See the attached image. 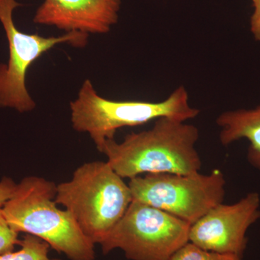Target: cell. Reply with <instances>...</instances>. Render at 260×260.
Instances as JSON below:
<instances>
[{
	"label": "cell",
	"mask_w": 260,
	"mask_h": 260,
	"mask_svg": "<svg viewBox=\"0 0 260 260\" xmlns=\"http://www.w3.org/2000/svg\"><path fill=\"white\" fill-rule=\"evenodd\" d=\"M199 136L192 124L160 118L151 129L127 135L121 143L107 140L99 152L123 179L153 173L194 174L202 167L195 148Z\"/></svg>",
	"instance_id": "cell-1"
},
{
	"label": "cell",
	"mask_w": 260,
	"mask_h": 260,
	"mask_svg": "<svg viewBox=\"0 0 260 260\" xmlns=\"http://www.w3.org/2000/svg\"><path fill=\"white\" fill-rule=\"evenodd\" d=\"M56 185L42 177L24 178L2 208L10 226L42 239L70 260H95L93 242L73 215L58 208Z\"/></svg>",
	"instance_id": "cell-2"
},
{
	"label": "cell",
	"mask_w": 260,
	"mask_h": 260,
	"mask_svg": "<svg viewBox=\"0 0 260 260\" xmlns=\"http://www.w3.org/2000/svg\"><path fill=\"white\" fill-rule=\"evenodd\" d=\"M70 107L73 129L88 133L98 151L107 140L114 139L121 128L142 125L164 117L186 121L200 114L199 109L189 105L184 86L178 87L162 102L113 101L101 96L88 79L83 82Z\"/></svg>",
	"instance_id": "cell-3"
},
{
	"label": "cell",
	"mask_w": 260,
	"mask_h": 260,
	"mask_svg": "<svg viewBox=\"0 0 260 260\" xmlns=\"http://www.w3.org/2000/svg\"><path fill=\"white\" fill-rule=\"evenodd\" d=\"M124 179L107 161L85 162L70 181L56 185L55 201L93 244H100L133 201Z\"/></svg>",
	"instance_id": "cell-4"
},
{
	"label": "cell",
	"mask_w": 260,
	"mask_h": 260,
	"mask_svg": "<svg viewBox=\"0 0 260 260\" xmlns=\"http://www.w3.org/2000/svg\"><path fill=\"white\" fill-rule=\"evenodd\" d=\"M190 225L164 210L133 200L100 245L103 254L120 249L130 260H169L189 242Z\"/></svg>",
	"instance_id": "cell-5"
},
{
	"label": "cell",
	"mask_w": 260,
	"mask_h": 260,
	"mask_svg": "<svg viewBox=\"0 0 260 260\" xmlns=\"http://www.w3.org/2000/svg\"><path fill=\"white\" fill-rule=\"evenodd\" d=\"M133 200L151 205L193 224L223 203L225 180L220 169L209 174L153 173L128 183Z\"/></svg>",
	"instance_id": "cell-6"
},
{
	"label": "cell",
	"mask_w": 260,
	"mask_h": 260,
	"mask_svg": "<svg viewBox=\"0 0 260 260\" xmlns=\"http://www.w3.org/2000/svg\"><path fill=\"white\" fill-rule=\"evenodd\" d=\"M22 6L16 0H0V22L9 47L8 64H0V107L11 108L20 113L31 112L36 102L26 88V75L36 61L57 45L68 44L84 47L88 34L68 32L59 37H44L20 31L13 20V11Z\"/></svg>",
	"instance_id": "cell-7"
},
{
	"label": "cell",
	"mask_w": 260,
	"mask_h": 260,
	"mask_svg": "<svg viewBox=\"0 0 260 260\" xmlns=\"http://www.w3.org/2000/svg\"><path fill=\"white\" fill-rule=\"evenodd\" d=\"M260 198L251 192L232 205H216L191 224L189 242L205 250L243 257L249 228L260 218Z\"/></svg>",
	"instance_id": "cell-8"
},
{
	"label": "cell",
	"mask_w": 260,
	"mask_h": 260,
	"mask_svg": "<svg viewBox=\"0 0 260 260\" xmlns=\"http://www.w3.org/2000/svg\"><path fill=\"white\" fill-rule=\"evenodd\" d=\"M121 0H44L34 23L65 32L106 34L119 20Z\"/></svg>",
	"instance_id": "cell-9"
},
{
	"label": "cell",
	"mask_w": 260,
	"mask_h": 260,
	"mask_svg": "<svg viewBox=\"0 0 260 260\" xmlns=\"http://www.w3.org/2000/svg\"><path fill=\"white\" fill-rule=\"evenodd\" d=\"M216 123L220 127L219 139L224 146L241 139L249 142L248 161L260 170V106L222 113Z\"/></svg>",
	"instance_id": "cell-10"
},
{
	"label": "cell",
	"mask_w": 260,
	"mask_h": 260,
	"mask_svg": "<svg viewBox=\"0 0 260 260\" xmlns=\"http://www.w3.org/2000/svg\"><path fill=\"white\" fill-rule=\"evenodd\" d=\"M19 245V250L12 251L0 255V260H61L51 259L50 246L40 238L25 234Z\"/></svg>",
	"instance_id": "cell-11"
},
{
	"label": "cell",
	"mask_w": 260,
	"mask_h": 260,
	"mask_svg": "<svg viewBox=\"0 0 260 260\" xmlns=\"http://www.w3.org/2000/svg\"><path fill=\"white\" fill-rule=\"evenodd\" d=\"M169 260H242V257L235 254L205 250L188 242L176 251Z\"/></svg>",
	"instance_id": "cell-12"
},
{
	"label": "cell",
	"mask_w": 260,
	"mask_h": 260,
	"mask_svg": "<svg viewBox=\"0 0 260 260\" xmlns=\"http://www.w3.org/2000/svg\"><path fill=\"white\" fill-rule=\"evenodd\" d=\"M18 234L10 226L0 208V255L14 251L15 246L19 245L20 242Z\"/></svg>",
	"instance_id": "cell-13"
},
{
	"label": "cell",
	"mask_w": 260,
	"mask_h": 260,
	"mask_svg": "<svg viewBox=\"0 0 260 260\" xmlns=\"http://www.w3.org/2000/svg\"><path fill=\"white\" fill-rule=\"evenodd\" d=\"M16 185L15 181L9 177H4L0 181V208L11 198Z\"/></svg>",
	"instance_id": "cell-14"
},
{
	"label": "cell",
	"mask_w": 260,
	"mask_h": 260,
	"mask_svg": "<svg viewBox=\"0 0 260 260\" xmlns=\"http://www.w3.org/2000/svg\"><path fill=\"white\" fill-rule=\"evenodd\" d=\"M254 12L250 20L251 31L256 41L260 42V0H252Z\"/></svg>",
	"instance_id": "cell-15"
}]
</instances>
